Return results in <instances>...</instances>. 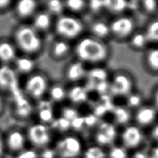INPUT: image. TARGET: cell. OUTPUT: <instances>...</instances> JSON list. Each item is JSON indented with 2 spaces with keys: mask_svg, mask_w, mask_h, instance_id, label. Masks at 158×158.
Wrapping results in <instances>:
<instances>
[{
  "mask_svg": "<svg viewBox=\"0 0 158 158\" xmlns=\"http://www.w3.org/2000/svg\"><path fill=\"white\" fill-rule=\"evenodd\" d=\"M97 117L94 114H91L83 117L85 125L88 127H92L97 123Z\"/></svg>",
  "mask_w": 158,
  "mask_h": 158,
  "instance_id": "cell-43",
  "label": "cell"
},
{
  "mask_svg": "<svg viewBox=\"0 0 158 158\" xmlns=\"http://www.w3.org/2000/svg\"><path fill=\"white\" fill-rule=\"evenodd\" d=\"M6 152L5 144H4V134L1 133L0 131V158H3Z\"/></svg>",
  "mask_w": 158,
  "mask_h": 158,
  "instance_id": "cell-45",
  "label": "cell"
},
{
  "mask_svg": "<svg viewBox=\"0 0 158 158\" xmlns=\"http://www.w3.org/2000/svg\"><path fill=\"white\" fill-rule=\"evenodd\" d=\"M140 7V1H127V10L130 9L131 10H135Z\"/></svg>",
  "mask_w": 158,
  "mask_h": 158,
  "instance_id": "cell-46",
  "label": "cell"
},
{
  "mask_svg": "<svg viewBox=\"0 0 158 158\" xmlns=\"http://www.w3.org/2000/svg\"><path fill=\"white\" fill-rule=\"evenodd\" d=\"M59 115L71 122L78 117L80 115V113L75 106H64L60 109Z\"/></svg>",
  "mask_w": 158,
  "mask_h": 158,
  "instance_id": "cell-35",
  "label": "cell"
},
{
  "mask_svg": "<svg viewBox=\"0 0 158 158\" xmlns=\"http://www.w3.org/2000/svg\"><path fill=\"white\" fill-rule=\"evenodd\" d=\"M41 1L35 0H19L14 1L12 9L14 16L20 23L30 21L34 15L41 8Z\"/></svg>",
  "mask_w": 158,
  "mask_h": 158,
  "instance_id": "cell-13",
  "label": "cell"
},
{
  "mask_svg": "<svg viewBox=\"0 0 158 158\" xmlns=\"http://www.w3.org/2000/svg\"><path fill=\"white\" fill-rule=\"evenodd\" d=\"M104 9L117 15H122V14L127 10V1L124 0L104 1Z\"/></svg>",
  "mask_w": 158,
  "mask_h": 158,
  "instance_id": "cell-29",
  "label": "cell"
},
{
  "mask_svg": "<svg viewBox=\"0 0 158 158\" xmlns=\"http://www.w3.org/2000/svg\"><path fill=\"white\" fill-rule=\"evenodd\" d=\"M110 50L105 41L89 35H83L73 43V56L86 65H99L106 62Z\"/></svg>",
  "mask_w": 158,
  "mask_h": 158,
  "instance_id": "cell-1",
  "label": "cell"
},
{
  "mask_svg": "<svg viewBox=\"0 0 158 158\" xmlns=\"http://www.w3.org/2000/svg\"><path fill=\"white\" fill-rule=\"evenodd\" d=\"M116 134V129L112 124L104 122L99 125L95 139L98 144L105 145L112 143L115 139Z\"/></svg>",
  "mask_w": 158,
  "mask_h": 158,
  "instance_id": "cell-23",
  "label": "cell"
},
{
  "mask_svg": "<svg viewBox=\"0 0 158 158\" xmlns=\"http://www.w3.org/2000/svg\"><path fill=\"white\" fill-rule=\"evenodd\" d=\"M55 104L45 98L35 102V116L36 121L49 125L57 116Z\"/></svg>",
  "mask_w": 158,
  "mask_h": 158,
  "instance_id": "cell-15",
  "label": "cell"
},
{
  "mask_svg": "<svg viewBox=\"0 0 158 158\" xmlns=\"http://www.w3.org/2000/svg\"><path fill=\"white\" fill-rule=\"evenodd\" d=\"M88 99V91L85 86H83L80 83L73 85L69 87L67 100L71 102L72 105L82 104L86 102Z\"/></svg>",
  "mask_w": 158,
  "mask_h": 158,
  "instance_id": "cell-24",
  "label": "cell"
},
{
  "mask_svg": "<svg viewBox=\"0 0 158 158\" xmlns=\"http://www.w3.org/2000/svg\"><path fill=\"white\" fill-rule=\"evenodd\" d=\"M130 46L135 49H143L146 47L148 41L144 31H135L128 38Z\"/></svg>",
  "mask_w": 158,
  "mask_h": 158,
  "instance_id": "cell-33",
  "label": "cell"
},
{
  "mask_svg": "<svg viewBox=\"0 0 158 158\" xmlns=\"http://www.w3.org/2000/svg\"><path fill=\"white\" fill-rule=\"evenodd\" d=\"M112 113L115 121L120 125H124L130 120L131 114L127 106H116L112 109Z\"/></svg>",
  "mask_w": 158,
  "mask_h": 158,
  "instance_id": "cell-31",
  "label": "cell"
},
{
  "mask_svg": "<svg viewBox=\"0 0 158 158\" xmlns=\"http://www.w3.org/2000/svg\"><path fill=\"white\" fill-rule=\"evenodd\" d=\"M143 31L148 43L158 44V18L151 20Z\"/></svg>",
  "mask_w": 158,
  "mask_h": 158,
  "instance_id": "cell-32",
  "label": "cell"
},
{
  "mask_svg": "<svg viewBox=\"0 0 158 158\" xmlns=\"http://www.w3.org/2000/svg\"><path fill=\"white\" fill-rule=\"evenodd\" d=\"M140 7L147 14H153L158 9V1L154 0H144L140 1Z\"/></svg>",
  "mask_w": 158,
  "mask_h": 158,
  "instance_id": "cell-36",
  "label": "cell"
},
{
  "mask_svg": "<svg viewBox=\"0 0 158 158\" xmlns=\"http://www.w3.org/2000/svg\"><path fill=\"white\" fill-rule=\"evenodd\" d=\"M143 135L139 128L135 125L127 126L122 132V139L127 148H135L142 141Z\"/></svg>",
  "mask_w": 158,
  "mask_h": 158,
  "instance_id": "cell-21",
  "label": "cell"
},
{
  "mask_svg": "<svg viewBox=\"0 0 158 158\" xmlns=\"http://www.w3.org/2000/svg\"><path fill=\"white\" fill-rule=\"evenodd\" d=\"M49 127L54 133H58L61 135L66 134L71 130L70 121L59 115L55 117Z\"/></svg>",
  "mask_w": 158,
  "mask_h": 158,
  "instance_id": "cell-27",
  "label": "cell"
},
{
  "mask_svg": "<svg viewBox=\"0 0 158 158\" xmlns=\"http://www.w3.org/2000/svg\"><path fill=\"white\" fill-rule=\"evenodd\" d=\"M127 107L128 109H137L143 105V97L141 94L133 91L126 98Z\"/></svg>",
  "mask_w": 158,
  "mask_h": 158,
  "instance_id": "cell-34",
  "label": "cell"
},
{
  "mask_svg": "<svg viewBox=\"0 0 158 158\" xmlns=\"http://www.w3.org/2000/svg\"><path fill=\"white\" fill-rule=\"evenodd\" d=\"M144 63L151 72L158 73V46L151 47L144 54Z\"/></svg>",
  "mask_w": 158,
  "mask_h": 158,
  "instance_id": "cell-26",
  "label": "cell"
},
{
  "mask_svg": "<svg viewBox=\"0 0 158 158\" xmlns=\"http://www.w3.org/2000/svg\"><path fill=\"white\" fill-rule=\"evenodd\" d=\"M19 54L36 57L43 51V35L35 30L30 23H20L12 30L10 36Z\"/></svg>",
  "mask_w": 158,
  "mask_h": 158,
  "instance_id": "cell-2",
  "label": "cell"
},
{
  "mask_svg": "<svg viewBox=\"0 0 158 158\" xmlns=\"http://www.w3.org/2000/svg\"><path fill=\"white\" fill-rule=\"evenodd\" d=\"M134 81L127 72L119 71L114 73L109 81V91L114 97L126 98L133 91Z\"/></svg>",
  "mask_w": 158,
  "mask_h": 158,
  "instance_id": "cell-9",
  "label": "cell"
},
{
  "mask_svg": "<svg viewBox=\"0 0 158 158\" xmlns=\"http://www.w3.org/2000/svg\"><path fill=\"white\" fill-rule=\"evenodd\" d=\"M19 54L10 37L0 38V64L12 65Z\"/></svg>",
  "mask_w": 158,
  "mask_h": 158,
  "instance_id": "cell-17",
  "label": "cell"
},
{
  "mask_svg": "<svg viewBox=\"0 0 158 158\" xmlns=\"http://www.w3.org/2000/svg\"><path fill=\"white\" fill-rule=\"evenodd\" d=\"M51 82L46 72L37 69L25 77L21 88L28 98L36 102L46 98Z\"/></svg>",
  "mask_w": 158,
  "mask_h": 158,
  "instance_id": "cell-4",
  "label": "cell"
},
{
  "mask_svg": "<svg viewBox=\"0 0 158 158\" xmlns=\"http://www.w3.org/2000/svg\"><path fill=\"white\" fill-rule=\"evenodd\" d=\"M151 135L153 138L158 141V123H157L153 127L151 131Z\"/></svg>",
  "mask_w": 158,
  "mask_h": 158,
  "instance_id": "cell-48",
  "label": "cell"
},
{
  "mask_svg": "<svg viewBox=\"0 0 158 158\" xmlns=\"http://www.w3.org/2000/svg\"><path fill=\"white\" fill-rule=\"evenodd\" d=\"M107 70L99 65H96L90 69H88L86 79H88V80L97 83L101 81H107Z\"/></svg>",
  "mask_w": 158,
  "mask_h": 158,
  "instance_id": "cell-28",
  "label": "cell"
},
{
  "mask_svg": "<svg viewBox=\"0 0 158 158\" xmlns=\"http://www.w3.org/2000/svg\"><path fill=\"white\" fill-rule=\"evenodd\" d=\"M39 153L40 158H56L52 146L39 151Z\"/></svg>",
  "mask_w": 158,
  "mask_h": 158,
  "instance_id": "cell-40",
  "label": "cell"
},
{
  "mask_svg": "<svg viewBox=\"0 0 158 158\" xmlns=\"http://www.w3.org/2000/svg\"><path fill=\"white\" fill-rule=\"evenodd\" d=\"M20 88V76L13 66L0 64V93L8 98Z\"/></svg>",
  "mask_w": 158,
  "mask_h": 158,
  "instance_id": "cell-8",
  "label": "cell"
},
{
  "mask_svg": "<svg viewBox=\"0 0 158 158\" xmlns=\"http://www.w3.org/2000/svg\"><path fill=\"white\" fill-rule=\"evenodd\" d=\"M104 151L98 146H91L83 152V158H104Z\"/></svg>",
  "mask_w": 158,
  "mask_h": 158,
  "instance_id": "cell-37",
  "label": "cell"
},
{
  "mask_svg": "<svg viewBox=\"0 0 158 158\" xmlns=\"http://www.w3.org/2000/svg\"><path fill=\"white\" fill-rule=\"evenodd\" d=\"M87 9L91 12L96 14L104 9V1H87Z\"/></svg>",
  "mask_w": 158,
  "mask_h": 158,
  "instance_id": "cell-39",
  "label": "cell"
},
{
  "mask_svg": "<svg viewBox=\"0 0 158 158\" xmlns=\"http://www.w3.org/2000/svg\"><path fill=\"white\" fill-rule=\"evenodd\" d=\"M52 147L56 158H78L83 151L80 138L70 132L61 135L54 142Z\"/></svg>",
  "mask_w": 158,
  "mask_h": 158,
  "instance_id": "cell-7",
  "label": "cell"
},
{
  "mask_svg": "<svg viewBox=\"0 0 158 158\" xmlns=\"http://www.w3.org/2000/svg\"><path fill=\"white\" fill-rule=\"evenodd\" d=\"M65 12L78 16L87 9V1L83 0L64 1Z\"/></svg>",
  "mask_w": 158,
  "mask_h": 158,
  "instance_id": "cell-30",
  "label": "cell"
},
{
  "mask_svg": "<svg viewBox=\"0 0 158 158\" xmlns=\"http://www.w3.org/2000/svg\"><path fill=\"white\" fill-rule=\"evenodd\" d=\"M86 29L88 30V35L101 40L104 41L110 35L109 24L101 19L91 21L86 26Z\"/></svg>",
  "mask_w": 158,
  "mask_h": 158,
  "instance_id": "cell-22",
  "label": "cell"
},
{
  "mask_svg": "<svg viewBox=\"0 0 158 158\" xmlns=\"http://www.w3.org/2000/svg\"><path fill=\"white\" fill-rule=\"evenodd\" d=\"M86 25L77 15L65 12L54 20L52 30L56 37L72 43L84 35Z\"/></svg>",
  "mask_w": 158,
  "mask_h": 158,
  "instance_id": "cell-3",
  "label": "cell"
},
{
  "mask_svg": "<svg viewBox=\"0 0 158 158\" xmlns=\"http://www.w3.org/2000/svg\"><path fill=\"white\" fill-rule=\"evenodd\" d=\"M73 56V43L55 37L51 42L49 48V56L50 58L56 62L63 61L70 56Z\"/></svg>",
  "mask_w": 158,
  "mask_h": 158,
  "instance_id": "cell-14",
  "label": "cell"
},
{
  "mask_svg": "<svg viewBox=\"0 0 158 158\" xmlns=\"http://www.w3.org/2000/svg\"><path fill=\"white\" fill-rule=\"evenodd\" d=\"M14 1L12 0H0V14L7 12L13 7Z\"/></svg>",
  "mask_w": 158,
  "mask_h": 158,
  "instance_id": "cell-41",
  "label": "cell"
},
{
  "mask_svg": "<svg viewBox=\"0 0 158 158\" xmlns=\"http://www.w3.org/2000/svg\"><path fill=\"white\" fill-rule=\"evenodd\" d=\"M135 158H146L145 156L143 154H141V153H138L135 155Z\"/></svg>",
  "mask_w": 158,
  "mask_h": 158,
  "instance_id": "cell-49",
  "label": "cell"
},
{
  "mask_svg": "<svg viewBox=\"0 0 158 158\" xmlns=\"http://www.w3.org/2000/svg\"><path fill=\"white\" fill-rule=\"evenodd\" d=\"M6 97L0 93V117H1L5 113L7 107Z\"/></svg>",
  "mask_w": 158,
  "mask_h": 158,
  "instance_id": "cell-44",
  "label": "cell"
},
{
  "mask_svg": "<svg viewBox=\"0 0 158 158\" xmlns=\"http://www.w3.org/2000/svg\"><path fill=\"white\" fill-rule=\"evenodd\" d=\"M157 114L158 112L153 105H142L136 109L134 118L138 125L145 127L156 120Z\"/></svg>",
  "mask_w": 158,
  "mask_h": 158,
  "instance_id": "cell-20",
  "label": "cell"
},
{
  "mask_svg": "<svg viewBox=\"0 0 158 158\" xmlns=\"http://www.w3.org/2000/svg\"><path fill=\"white\" fill-rule=\"evenodd\" d=\"M69 87L65 83L56 81L51 82L46 98L55 105L61 104L67 101Z\"/></svg>",
  "mask_w": 158,
  "mask_h": 158,
  "instance_id": "cell-19",
  "label": "cell"
},
{
  "mask_svg": "<svg viewBox=\"0 0 158 158\" xmlns=\"http://www.w3.org/2000/svg\"><path fill=\"white\" fill-rule=\"evenodd\" d=\"M11 115L19 121H30L35 116V102L28 98L22 88L8 97Z\"/></svg>",
  "mask_w": 158,
  "mask_h": 158,
  "instance_id": "cell-6",
  "label": "cell"
},
{
  "mask_svg": "<svg viewBox=\"0 0 158 158\" xmlns=\"http://www.w3.org/2000/svg\"><path fill=\"white\" fill-rule=\"evenodd\" d=\"M36 64V57L19 54L12 65L20 77H25L38 69Z\"/></svg>",
  "mask_w": 158,
  "mask_h": 158,
  "instance_id": "cell-18",
  "label": "cell"
},
{
  "mask_svg": "<svg viewBox=\"0 0 158 158\" xmlns=\"http://www.w3.org/2000/svg\"><path fill=\"white\" fill-rule=\"evenodd\" d=\"M110 158H127L125 151L120 148H114L110 152Z\"/></svg>",
  "mask_w": 158,
  "mask_h": 158,
  "instance_id": "cell-42",
  "label": "cell"
},
{
  "mask_svg": "<svg viewBox=\"0 0 158 158\" xmlns=\"http://www.w3.org/2000/svg\"><path fill=\"white\" fill-rule=\"evenodd\" d=\"M152 102L153 106L156 109L158 112V86L154 89L152 94Z\"/></svg>",
  "mask_w": 158,
  "mask_h": 158,
  "instance_id": "cell-47",
  "label": "cell"
},
{
  "mask_svg": "<svg viewBox=\"0 0 158 158\" xmlns=\"http://www.w3.org/2000/svg\"><path fill=\"white\" fill-rule=\"evenodd\" d=\"M28 144L31 148L40 151L52 146L54 143V133L49 125L35 121L25 129Z\"/></svg>",
  "mask_w": 158,
  "mask_h": 158,
  "instance_id": "cell-5",
  "label": "cell"
},
{
  "mask_svg": "<svg viewBox=\"0 0 158 158\" xmlns=\"http://www.w3.org/2000/svg\"><path fill=\"white\" fill-rule=\"evenodd\" d=\"M55 18L44 9L40 8L30 21L31 26L38 32L44 35L52 30Z\"/></svg>",
  "mask_w": 158,
  "mask_h": 158,
  "instance_id": "cell-16",
  "label": "cell"
},
{
  "mask_svg": "<svg viewBox=\"0 0 158 158\" xmlns=\"http://www.w3.org/2000/svg\"><path fill=\"white\" fill-rule=\"evenodd\" d=\"M41 6L55 19L65 12L64 1L50 0L41 2Z\"/></svg>",
  "mask_w": 158,
  "mask_h": 158,
  "instance_id": "cell-25",
  "label": "cell"
},
{
  "mask_svg": "<svg viewBox=\"0 0 158 158\" xmlns=\"http://www.w3.org/2000/svg\"><path fill=\"white\" fill-rule=\"evenodd\" d=\"M109 24L110 35L117 40L128 39L135 31V20L128 15H117Z\"/></svg>",
  "mask_w": 158,
  "mask_h": 158,
  "instance_id": "cell-10",
  "label": "cell"
},
{
  "mask_svg": "<svg viewBox=\"0 0 158 158\" xmlns=\"http://www.w3.org/2000/svg\"><path fill=\"white\" fill-rule=\"evenodd\" d=\"M87 73V65L73 57L65 65L63 69V77L67 83L73 85L80 84L86 79Z\"/></svg>",
  "mask_w": 158,
  "mask_h": 158,
  "instance_id": "cell-12",
  "label": "cell"
},
{
  "mask_svg": "<svg viewBox=\"0 0 158 158\" xmlns=\"http://www.w3.org/2000/svg\"><path fill=\"white\" fill-rule=\"evenodd\" d=\"M154 153L155 154V156H156V157L158 158V148H156V149H154Z\"/></svg>",
  "mask_w": 158,
  "mask_h": 158,
  "instance_id": "cell-50",
  "label": "cell"
},
{
  "mask_svg": "<svg viewBox=\"0 0 158 158\" xmlns=\"http://www.w3.org/2000/svg\"><path fill=\"white\" fill-rule=\"evenodd\" d=\"M6 152L17 154L27 147L25 130L19 127H13L4 135Z\"/></svg>",
  "mask_w": 158,
  "mask_h": 158,
  "instance_id": "cell-11",
  "label": "cell"
},
{
  "mask_svg": "<svg viewBox=\"0 0 158 158\" xmlns=\"http://www.w3.org/2000/svg\"><path fill=\"white\" fill-rule=\"evenodd\" d=\"M15 158H40L39 151L31 147H27L17 154H15Z\"/></svg>",
  "mask_w": 158,
  "mask_h": 158,
  "instance_id": "cell-38",
  "label": "cell"
}]
</instances>
